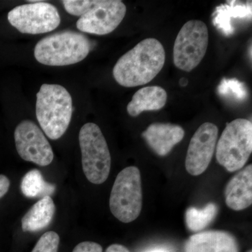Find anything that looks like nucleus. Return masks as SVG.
I'll return each instance as SVG.
<instances>
[{
	"label": "nucleus",
	"instance_id": "nucleus-1",
	"mask_svg": "<svg viewBox=\"0 0 252 252\" xmlns=\"http://www.w3.org/2000/svg\"><path fill=\"white\" fill-rule=\"evenodd\" d=\"M165 62L161 43L154 38H147L119 59L113 69V76L124 87L145 85L157 77Z\"/></svg>",
	"mask_w": 252,
	"mask_h": 252
},
{
	"label": "nucleus",
	"instance_id": "nucleus-2",
	"mask_svg": "<svg viewBox=\"0 0 252 252\" xmlns=\"http://www.w3.org/2000/svg\"><path fill=\"white\" fill-rule=\"evenodd\" d=\"M72 99L65 88L43 84L36 94V117L41 128L51 140L61 138L72 116Z\"/></svg>",
	"mask_w": 252,
	"mask_h": 252
},
{
	"label": "nucleus",
	"instance_id": "nucleus-3",
	"mask_svg": "<svg viewBox=\"0 0 252 252\" xmlns=\"http://www.w3.org/2000/svg\"><path fill=\"white\" fill-rule=\"evenodd\" d=\"M91 49L92 43L84 34L64 31L41 39L34 47V55L38 62L45 65L65 66L85 59Z\"/></svg>",
	"mask_w": 252,
	"mask_h": 252
},
{
	"label": "nucleus",
	"instance_id": "nucleus-4",
	"mask_svg": "<svg viewBox=\"0 0 252 252\" xmlns=\"http://www.w3.org/2000/svg\"><path fill=\"white\" fill-rule=\"evenodd\" d=\"M79 140L83 170L86 178L94 185L104 183L110 172L111 155L99 126L94 123L83 126Z\"/></svg>",
	"mask_w": 252,
	"mask_h": 252
},
{
	"label": "nucleus",
	"instance_id": "nucleus-5",
	"mask_svg": "<svg viewBox=\"0 0 252 252\" xmlns=\"http://www.w3.org/2000/svg\"><path fill=\"white\" fill-rule=\"evenodd\" d=\"M252 152V124L238 119L228 123L217 144V161L228 172L245 166Z\"/></svg>",
	"mask_w": 252,
	"mask_h": 252
},
{
	"label": "nucleus",
	"instance_id": "nucleus-6",
	"mask_svg": "<svg viewBox=\"0 0 252 252\" xmlns=\"http://www.w3.org/2000/svg\"><path fill=\"white\" fill-rule=\"evenodd\" d=\"M109 207L112 215L123 223L133 221L140 215L142 180L137 167H126L119 172L111 192Z\"/></svg>",
	"mask_w": 252,
	"mask_h": 252
},
{
	"label": "nucleus",
	"instance_id": "nucleus-7",
	"mask_svg": "<svg viewBox=\"0 0 252 252\" xmlns=\"http://www.w3.org/2000/svg\"><path fill=\"white\" fill-rule=\"evenodd\" d=\"M209 44L206 24L199 20H190L177 34L173 49L175 65L181 70L190 72L205 57Z\"/></svg>",
	"mask_w": 252,
	"mask_h": 252
},
{
	"label": "nucleus",
	"instance_id": "nucleus-8",
	"mask_svg": "<svg viewBox=\"0 0 252 252\" xmlns=\"http://www.w3.org/2000/svg\"><path fill=\"white\" fill-rule=\"evenodd\" d=\"M8 21L20 32L38 34L56 30L61 16L54 5L37 1L16 6L8 14Z\"/></svg>",
	"mask_w": 252,
	"mask_h": 252
},
{
	"label": "nucleus",
	"instance_id": "nucleus-9",
	"mask_svg": "<svg viewBox=\"0 0 252 252\" xmlns=\"http://www.w3.org/2000/svg\"><path fill=\"white\" fill-rule=\"evenodd\" d=\"M126 6L119 0H94V4L77 23L78 30L104 35L117 29L125 17Z\"/></svg>",
	"mask_w": 252,
	"mask_h": 252
},
{
	"label": "nucleus",
	"instance_id": "nucleus-10",
	"mask_svg": "<svg viewBox=\"0 0 252 252\" xmlns=\"http://www.w3.org/2000/svg\"><path fill=\"white\" fill-rule=\"evenodd\" d=\"M18 155L26 161L47 166L54 160L52 147L41 129L30 120L23 121L14 132Z\"/></svg>",
	"mask_w": 252,
	"mask_h": 252
},
{
	"label": "nucleus",
	"instance_id": "nucleus-11",
	"mask_svg": "<svg viewBox=\"0 0 252 252\" xmlns=\"http://www.w3.org/2000/svg\"><path fill=\"white\" fill-rule=\"evenodd\" d=\"M218 132L215 124L206 122L192 137L186 157V169L190 175H200L207 170L216 148Z\"/></svg>",
	"mask_w": 252,
	"mask_h": 252
},
{
	"label": "nucleus",
	"instance_id": "nucleus-12",
	"mask_svg": "<svg viewBox=\"0 0 252 252\" xmlns=\"http://www.w3.org/2000/svg\"><path fill=\"white\" fill-rule=\"evenodd\" d=\"M142 137L156 154L165 157L183 140L185 130L175 124L155 123L142 132Z\"/></svg>",
	"mask_w": 252,
	"mask_h": 252
},
{
	"label": "nucleus",
	"instance_id": "nucleus-13",
	"mask_svg": "<svg viewBox=\"0 0 252 252\" xmlns=\"http://www.w3.org/2000/svg\"><path fill=\"white\" fill-rule=\"evenodd\" d=\"M185 252H238V245L229 233L212 230L190 236L186 243Z\"/></svg>",
	"mask_w": 252,
	"mask_h": 252
},
{
	"label": "nucleus",
	"instance_id": "nucleus-14",
	"mask_svg": "<svg viewBox=\"0 0 252 252\" xmlns=\"http://www.w3.org/2000/svg\"><path fill=\"white\" fill-rule=\"evenodd\" d=\"M227 206L240 211L252 203V165H250L237 173L230 180L225 191Z\"/></svg>",
	"mask_w": 252,
	"mask_h": 252
},
{
	"label": "nucleus",
	"instance_id": "nucleus-15",
	"mask_svg": "<svg viewBox=\"0 0 252 252\" xmlns=\"http://www.w3.org/2000/svg\"><path fill=\"white\" fill-rule=\"evenodd\" d=\"M167 94L160 86H147L134 94L132 100L127 106L131 117H137L146 111H158L163 108L167 102Z\"/></svg>",
	"mask_w": 252,
	"mask_h": 252
},
{
	"label": "nucleus",
	"instance_id": "nucleus-16",
	"mask_svg": "<svg viewBox=\"0 0 252 252\" xmlns=\"http://www.w3.org/2000/svg\"><path fill=\"white\" fill-rule=\"evenodd\" d=\"M228 4H222L217 6L213 14V23L215 27L225 36H230L234 32L232 25V18H252V4H242L235 1H228Z\"/></svg>",
	"mask_w": 252,
	"mask_h": 252
},
{
	"label": "nucleus",
	"instance_id": "nucleus-17",
	"mask_svg": "<svg viewBox=\"0 0 252 252\" xmlns=\"http://www.w3.org/2000/svg\"><path fill=\"white\" fill-rule=\"evenodd\" d=\"M56 206L50 196H45L31 207L22 219L24 232H36L49 226L54 219Z\"/></svg>",
	"mask_w": 252,
	"mask_h": 252
},
{
	"label": "nucleus",
	"instance_id": "nucleus-18",
	"mask_svg": "<svg viewBox=\"0 0 252 252\" xmlns=\"http://www.w3.org/2000/svg\"><path fill=\"white\" fill-rule=\"evenodd\" d=\"M21 191L27 198L50 196L56 190V187L44 180L39 170L34 169L23 177L21 185Z\"/></svg>",
	"mask_w": 252,
	"mask_h": 252
},
{
	"label": "nucleus",
	"instance_id": "nucleus-19",
	"mask_svg": "<svg viewBox=\"0 0 252 252\" xmlns=\"http://www.w3.org/2000/svg\"><path fill=\"white\" fill-rule=\"evenodd\" d=\"M217 207L215 204L209 203L203 209L189 207L186 213V221L189 229L199 231L204 229L215 218Z\"/></svg>",
	"mask_w": 252,
	"mask_h": 252
},
{
	"label": "nucleus",
	"instance_id": "nucleus-20",
	"mask_svg": "<svg viewBox=\"0 0 252 252\" xmlns=\"http://www.w3.org/2000/svg\"><path fill=\"white\" fill-rule=\"evenodd\" d=\"M219 93L223 95H233L238 99L246 98L248 95L246 88L244 83L237 79H223L218 87Z\"/></svg>",
	"mask_w": 252,
	"mask_h": 252
},
{
	"label": "nucleus",
	"instance_id": "nucleus-21",
	"mask_svg": "<svg viewBox=\"0 0 252 252\" xmlns=\"http://www.w3.org/2000/svg\"><path fill=\"white\" fill-rule=\"evenodd\" d=\"M59 244L60 237L57 233L46 232L39 238L31 252H58Z\"/></svg>",
	"mask_w": 252,
	"mask_h": 252
},
{
	"label": "nucleus",
	"instance_id": "nucleus-22",
	"mask_svg": "<svg viewBox=\"0 0 252 252\" xmlns=\"http://www.w3.org/2000/svg\"><path fill=\"white\" fill-rule=\"evenodd\" d=\"M94 1V0H64L63 4L69 14L81 17L89 11Z\"/></svg>",
	"mask_w": 252,
	"mask_h": 252
},
{
	"label": "nucleus",
	"instance_id": "nucleus-23",
	"mask_svg": "<svg viewBox=\"0 0 252 252\" xmlns=\"http://www.w3.org/2000/svg\"><path fill=\"white\" fill-rule=\"evenodd\" d=\"M72 252H102V248L100 245L94 242H82L78 244Z\"/></svg>",
	"mask_w": 252,
	"mask_h": 252
},
{
	"label": "nucleus",
	"instance_id": "nucleus-24",
	"mask_svg": "<svg viewBox=\"0 0 252 252\" xmlns=\"http://www.w3.org/2000/svg\"><path fill=\"white\" fill-rule=\"evenodd\" d=\"M10 187V181L6 176L0 175V199L6 195Z\"/></svg>",
	"mask_w": 252,
	"mask_h": 252
},
{
	"label": "nucleus",
	"instance_id": "nucleus-25",
	"mask_svg": "<svg viewBox=\"0 0 252 252\" xmlns=\"http://www.w3.org/2000/svg\"><path fill=\"white\" fill-rule=\"evenodd\" d=\"M106 252H130L126 247L119 244L110 245L106 250Z\"/></svg>",
	"mask_w": 252,
	"mask_h": 252
},
{
	"label": "nucleus",
	"instance_id": "nucleus-26",
	"mask_svg": "<svg viewBox=\"0 0 252 252\" xmlns=\"http://www.w3.org/2000/svg\"><path fill=\"white\" fill-rule=\"evenodd\" d=\"M147 252H169L167 251V250H165V249L157 248V249H154V250H150V251H148Z\"/></svg>",
	"mask_w": 252,
	"mask_h": 252
},
{
	"label": "nucleus",
	"instance_id": "nucleus-27",
	"mask_svg": "<svg viewBox=\"0 0 252 252\" xmlns=\"http://www.w3.org/2000/svg\"><path fill=\"white\" fill-rule=\"evenodd\" d=\"M188 84V80L185 78H182L180 80V85L182 86H186Z\"/></svg>",
	"mask_w": 252,
	"mask_h": 252
},
{
	"label": "nucleus",
	"instance_id": "nucleus-28",
	"mask_svg": "<svg viewBox=\"0 0 252 252\" xmlns=\"http://www.w3.org/2000/svg\"><path fill=\"white\" fill-rule=\"evenodd\" d=\"M248 252H252V251H249Z\"/></svg>",
	"mask_w": 252,
	"mask_h": 252
}]
</instances>
